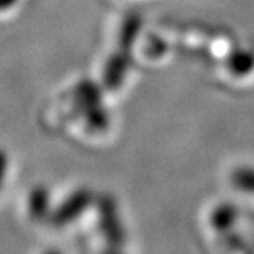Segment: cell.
<instances>
[{
    "instance_id": "1",
    "label": "cell",
    "mask_w": 254,
    "mask_h": 254,
    "mask_svg": "<svg viewBox=\"0 0 254 254\" xmlns=\"http://www.w3.org/2000/svg\"><path fill=\"white\" fill-rule=\"evenodd\" d=\"M254 67V52L248 49H238L228 59V70L234 75H245Z\"/></svg>"
},
{
    "instance_id": "2",
    "label": "cell",
    "mask_w": 254,
    "mask_h": 254,
    "mask_svg": "<svg viewBox=\"0 0 254 254\" xmlns=\"http://www.w3.org/2000/svg\"><path fill=\"white\" fill-rule=\"evenodd\" d=\"M236 189L245 193H254V167H236L231 173Z\"/></svg>"
},
{
    "instance_id": "3",
    "label": "cell",
    "mask_w": 254,
    "mask_h": 254,
    "mask_svg": "<svg viewBox=\"0 0 254 254\" xmlns=\"http://www.w3.org/2000/svg\"><path fill=\"white\" fill-rule=\"evenodd\" d=\"M8 169H9V158H8L5 150L0 149V190H2L3 183H5V179H6Z\"/></svg>"
},
{
    "instance_id": "4",
    "label": "cell",
    "mask_w": 254,
    "mask_h": 254,
    "mask_svg": "<svg viewBox=\"0 0 254 254\" xmlns=\"http://www.w3.org/2000/svg\"><path fill=\"white\" fill-rule=\"evenodd\" d=\"M17 0H0V11H5V9H9L15 5Z\"/></svg>"
},
{
    "instance_id": "5",
    "label": "cell",
    "mask_w": 254,
    "mask_h": 254,
    "mask_svg": "<svg viewBox=\"0 0 254 254\" xmlns=\"http://www.w3.org/2000/svg\"><path fill=\"white\" fill-rule=\"evenodd\" d=\"M43 254H62V253H59V251H56V250H49V251H46V253H43Z\"/></svg>"
}]
</instances>
